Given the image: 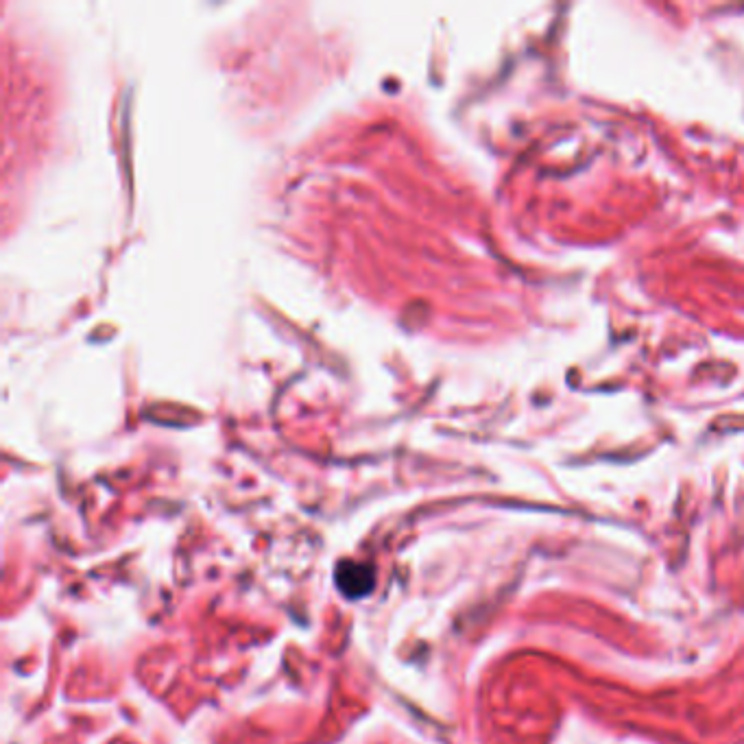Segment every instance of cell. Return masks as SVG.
Returning a JSON list of instances; mask_svg holds the SVG:
<instances>
[{"label":"cell","mask_w":744,"mask_h":744,"mask_svg":"<svg viewBox=\"0 0 744 744\" xmlns=\"http://www.w3.org/2000/svg\"><path fill=\"white\" fill-rule=\"evenodd\" d=\"M336 587L339 592L347 598H363L367 596L376 585V572L367 563H358V561H341L339 568H336L334 574Z\"/></svg>","instance_id":"6da1fadb"}]
</instances>
